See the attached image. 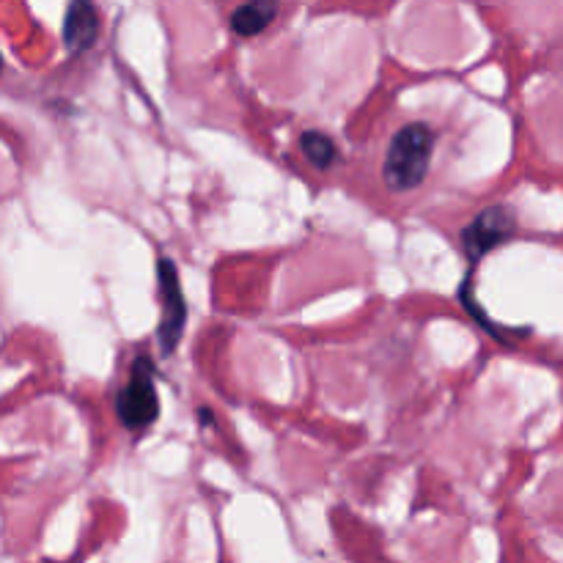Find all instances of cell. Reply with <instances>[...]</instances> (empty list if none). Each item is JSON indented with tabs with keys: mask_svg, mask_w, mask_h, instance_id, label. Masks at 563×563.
<instances>
[{
	"mask_svg": "<svg viewBox=\"0 0 563 563\" xmlns=\"http://www.w3.org/2000/svg\"><path fill=\"white\" fill-rule=\"evenodd\" d=\"M434 143H438V135L423 121L407 124L396 132L383 165V179L388 185V190L410 192L427 179L429 165H432Z\"/></svg>",
	"mask_w": 563,
	"mask_h": 563,
	"instance_id": "6da1fadb",
	"label": "cell"
},
{
	"mask_svg": "<svg viewBox=\"0 0 563 563\" xmlns=\"http://www.w3.org/2000/svg\"><path fill=\"white\" fill-rule=\"evenodd\" d=\"M115 412L124 429L143 432L159 418V396L154 383V363L146 355H137L132 361L130 379L115 396Z\"/></svg>",
	"mask_w": 563,
	"mask_h": 563,
	"instance_id": "7a4b0ae2",
	"label": "cell"
},
{
	"mask_svg": "<svg viewBox=\"0 0 563 563\" xmlns=\"http://www.w3.org/2000/svg\"><path fill=\"white\" fill-rule=\"evenodd\" d=\"M157 284H159V300H163V319H159L157 344L163 355H170L179 346L181 335H185L187 324V302L185 291H181L179 269L170 258H159L157 262Z\"/></svg>",
	"mask_w": 563,
	"mask_h": 563,
	"instance_id": "3957f363",
	"label": "cell"
},
{
	"mask_svg": "<svg viewBox=\"0 0 563 563\" xmlns=\"http://www.w3.org/2000/svg\"><path fill=\"white\" fill-rule=\"evenodd\" d=\"M517 229V218L509 207H489L478 212L471 223L462 229V251H465L467 262H482L484 256L500 247L504 242L511 240Z\"/></svg>",
	"mask_w": 563,
	"mask_h": 563,
	"instance_id": "277c9868",
	"label": "cell"
},
{
	"mask_svg": "<svg viewBox=\"0 0 563 563\" xmlns=\"http://www.w3.org/2000/svg\"><path fill=\"white\" fill-rule=\"evenodd\" d=\"M99 36V11L91 3H71L64 16V44L69 53H86Z\"/></svg>",
	"mask_w": 563,
	"mask_h": 563,
	"instance_id": "5b68a950",
	"label": "cell"
},
{
	"mask_svg": "<svg viewBox=\"0 0 563 563\" xmlns=\"http://www.w3.org/2000/svg\"><path fill=\"white\" fill-rule=\"evenodd\" d=\"M275 14H278V5L275 3H245L231 11V31L242 38H253L262 31H267Z\"/></svg>",
	"mask_w": 563,
	"mask_h": 563,
	"instance_id": "8992f818",
	"label": "cell"
},
{
	"mask_svg": "<svg viewBox=\"0 0 563 563\" xmlns=\"http://www.w3.org/2000/svg\"><path fill=\"white\" fill-rule=\"evenodd\" d=\"M300 146L308 163H311L317 170H330L335 165V157H339V148H335L333 137H328L319 130L302 132Z\"/></svg>",
	"mask_w": 563,
	"mask_h": 563,
	"instance_id": "52a82bcc",
	"label": "cell"
},
{
	"mask_svg": "<svg viewBox=\"0 0 563 563\" xmlns=\"http://www.w3.org/2000/svg\"><path fill=\"white\" fill-rule=\"evenodd\" d=\"M201 423H203V427H209V423H212V412L201 410Z\"/></svg>",
	"mask_w": 563,
	"mask_h": 563,
	"instance_id": "ba28073f",
	"label": "cell"
},
{
	"mask_svg": "<svg viewBox=\"0 0 563 563\" xmlns=\"http://www.w3.org/2000/svg\"><path fill=\"white\" fill-rule=\"evenodd\" d=\"M0 71H3V60H0Z\"/></svg>",
	"mask_w": 563,
	"mask_h": 563,
	"instance_id": "9c48e42d",
	"label": "cell"
}]
</instances>
